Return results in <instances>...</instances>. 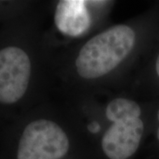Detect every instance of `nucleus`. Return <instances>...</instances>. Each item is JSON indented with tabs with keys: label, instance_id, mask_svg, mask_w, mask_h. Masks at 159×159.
Listing matches in <instances>:
<instances>
[{
	"label": "nucleus",
	"instance_id": "6",
	"mask_svg": "<svg viewBox=\"0 0 159 159\" xmlns=\"http://www.w3.org/2000/svg\"><path fill=\"white\" fill-rule=\"evenodd\" d=\"M156 69H157V75L159 77V55L157 57V63H156Z\"/></svg>",
	"mask_w": 159,
	"mask_h": 159
},
{
	"label": "nucleus",
	"instance_id": "2",
	"mask_svg": "<svg viewBox=\"0 0 159 159\" xmlns=\"http://www.w3.org/2000/svg\"><path fill=\"white\" fill-rule=\"evenodd\" d=\"M105 113L113 124L102 136V150L110 159H127L136 152L142 140L141 107L132 100L116 98L107 105Z\"/></svg>",
	"mask_w": 159,
	"mask_h": 159
},
{
	"label": "nucleus",
	"instance_id": "5",
	"mask_svg": "<svg viewBox=\"0 0 159 159\" xmlns=\"http://www.w3.org/2000/svg\"><path fill=\"white\" fill-rule=\"evenodd\" d=\"M83 0H61L55 11L57 29L66 35L79 36L91 25V17Z\"/></svg>",
	"mask_w": 159,
	"mask_h": 159
},
{
	"label": "nucleus",
	"instance_id": "1",
	"mask_svg": "<svg viewBox=\"0 0 159 159\" xmlns=\"http://www.w3.org/2000/svg\"><path fill=\"white\" fill-rule=\"evenodd\" d=\"M135 34L126 25H117L91 38L80 51L76 68L80 76L96 79L117 67L134 45Z\"/></svg>",
	"mask_w": 159,
	"mask_h": 159
},
{
	"label": "nucleus",
	"instance_id": "7",
	"mask_svg": "<svg viewBox=\"0 0 159 159\" xmlns=\"http://www.w3.org/2000/svg\"><path fill=\"white\" fill-rule=\"evenodd\" d=\"M157 119H158L159 120V110H158V111H157ZM157 139H158V141H159V128H158V130H157Z\"/></svg>",
	"mask_w": 159,
	"mask_h": 159
},
{
	"label": "nucleus",
	"instance_id": "3",
	"mask_svg": "<svg viewBox=\"0 0 159 159\" xmlns=\"http://www.w3.org/2000/svg\"><path fill=\"white\" fill-rule=\"evenodd\" d=\"M69 146L68 137L57 123L38 119L23 131L17 159H61L68 152Z\"/></svg>",
	"mask_w": 159,
	"mask_h": 159
},
{
	"label": "nucleus",
	"instance_id": "4",
	"mask_svg": "<svg viewBox=\"0 0 159 159\" xmlns=\"http://www.w3.org/2000/svg\"><path fill=\"white\" fill-rule=\"evenodd\" d=\"M31 73L27 53L11 46L0 51V102L13 103L26 93Z\"/></svg>",
	"mask_w": 159,
	"mask_h": 159
}]
</instances>
